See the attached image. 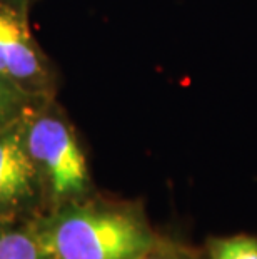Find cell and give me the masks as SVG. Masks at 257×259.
Listing matches in <instances>:
<instances>
[{
  "mask_svg": "<svg viewBox=\"0 0 257 259\" xmlns=\"http://www.w3.org/2000/svg\"><path fill=\"white\" fill-rule=\"evenodd\" d=\"M34 96L0 72V129L9 127L30 109Z\"/></svg>",
  "mask_w": 257,
  "mask_h": 259,
  "instance_id": "6",
  "label": "cell"
},
{
  "mask_svg": "<svg viewBox=\"0 0 257 259\" xmlns=\"http://www.w3.org/2000/svg\"><path fill=\"white\" fill-rule=\"evenodd\" d=\"M0 2H5V4H10V5H15V7L19 9H24L27 10V7L34 2V0H0Z\"/></svg>",
  "mask_w": 257,
  "mask_h": 259,
  "instance_id": "9",
  "label": "cell"
},
{
  "mask_svg": "<svg viewBox=\"0 0 257 259\" xmlns=\"http://www.w3.org/2000/svg\"><path fill=\"white\" fill-rule=\"evenodd\" d=\"M204 249L209 259H257V236H212Z\"/></svg>",
  "mask_w": 257,
  "mask_h": 259,
  "instance_id": "5",
  "label": "cell"
},
{
  "mask_svg": "<svg viewBox=\"0 0 257 259\" xmlns=\"http://www.w3.org/2000/svg\"><path fill=\"white\" fill-rule=\"evenodd\" d=\"M0 259H39V247L24 233H0Z\"/></svg>",
  "mask_w": 257,
  "mask_h": 259,
  "instance_id": "7",
  "label": "cell"
},
{
  "mask_svg": "<svg viewBox=\"0 0 257 259\" xmlns=\"http://www.w3.org/2000/svg\"><path fill=\"white\" fill-rule=\"evenodd\" d=\"M157 244L134 207L92 204L67 211L43 236L56 259H139Z\"/></svg>",
  "mask_w": 257,
  "mask_h": 259,
  "instance_id": "1",
  "label": "cell"
},
{
  "mask_svg": "<svg viewBox=\"0 0 257 259\" xmlns=\"http://www.w3.org/2000/svg\"><path fill=\"white\" fill-rule=\"evenodd\" d=\"M24 136L34 162L45 170L54 194L74 197L89 191L87 159L69 124L54 115H39Z\"/></svg>",
  "mask_w": 257,
  "mask_h": 259,
  "instance_id": "2",
  "label": "cell"
},
{
  "mask_svg": "<svg viewBox=\"0 0 257 259\" xmlns=\"http://www.w3.org/2000/svg\"><path fill=\"white\" fill-rule=\"evenodd\" d=\"M0 72L32 96L42 94L50 84L30 30L25 10L0 2Z\"/></svg>",
  "mask_w": 257,
  "mask_h": 259,
  "instance_id": "3",
  "label": "cell"
},
{
  "mask_svg": "<svg viewBox=\"0 0 257 259\" xmlns=\"http://www.w3.org/2000/svg\"><path fill=\"white\" fill-rule=\"evenodd\" d=\"M35 162L25 136L12 125L0 129V206L17 204L34 189Z\"/></svg>",
  "mask_w": 257,
  "mask_h": 259,
  "instance_id": "4",
  "label": "cell"
},
{
  "mask_svg": "<svg viewBox=\"0 0 257 259\" xmlns=\"http://www.w3.org/2000/svg\"><path fill=\"white\" fill-rule=\"evenodd\" d=\"M139 259H209L205 254V249L195 251V249H187V247H174L171 251H156V246L152 247L149 252H145L144 256Z\"/></svg>",
  "mask_w": 257,
  "mask_h": 259,
  "instance_id": "8",
  "label": "cell"
}]
</instances>
